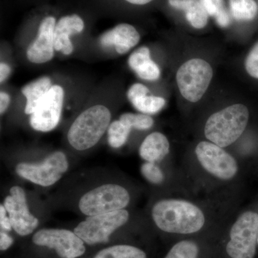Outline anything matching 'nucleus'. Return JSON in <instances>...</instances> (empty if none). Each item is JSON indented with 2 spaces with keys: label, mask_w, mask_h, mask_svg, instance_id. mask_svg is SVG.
<instances>
[{
  "label": "nucleus",
  "mask_w": 258,
  "mask_h": 258,
  "mask_svg": "<svg viewBox=\"0 0 258 258\" xmlns=\"http://www.w3.org/2000/svg\"><path fill=\"white\" fill-rule=\"evenodd\" d=\"M130 202L128 191L120 185L106 184L90 190L81 198L80 210L86 216L124 210Z\"/></svg>",
  "instance_id": "20e7f679"
},
{
  "label": "nucleus",
  "mask_w": 258,
  "mask_h": 258,
  "mask_svg": "<svg viewBox=\"0 0 258 258\" xmlns=\"http://www.w3.org/2000/svg\"><path fill=\"white\" fill-rule=\"evenodd\" d=\"M64 90L54 85L49 90L35 111L30 115V124L34 130L49 132L60 122L64 102Z\"/></svg>",
  "instance_id": "9b49d317"
},
{
  "label": "nucleus",
  "mask_w": 258,
  "mask_h": 258,
  "mask_svg": "<svg viewBox=\"0 0 258 258\" xmlns=\"http://www.w3.org/2000/svg\"><path fill=\"white\" fill-rule=\"evenodd\" d=\"M10 103V96L8 93L1 91L0 93V113L3 114L8 109Z\"/></svg>",
  "instance_id": "7c9ffc66"
},
{
  "label": "nucleus",
  "mask_w": 258,
  "mask_h": 258,
  "mask_svg": "<svg viewBox=\"0 0 258 258\" xmlns=\"http://www.w3.org/2000/svg\"><path fill=\"white\" fill-rule=\"evenodd\" d=\"M248 108L237 103L213 113L205 125V135L212 143L225 148L235 143L248 123Z\"/></svg>",
  "instance_id": "f03ea898"
},
{
  "label": "nucleus",
  "mask_w": 258,
  "mask_h": 258,
  "mask_svg": "<svg viewBox=\"0 0 258 258\" xmlns=\"http://www.w3.org/2000/svg\"><path fill=\"white\" fill-rule=\"evenodd\" d=\"M56 23L53 16H47L42 19L39 25L36 38L27 50V57L30 62L42 64L53 58L54 30Z\"/></svg>",
  "instance_id": "ddd939ff"
},
{
  "label": "nucleus",
  "mask_w": 258,
  "mask_h": 258,
  "mask_svg": "<svg viewBox=\"0 0 258 258\" xmlns=\"http://www.w3.org/2000/svg\"><path fill=\"white\" fill-rule=\"evenodd\" d=\"M94 258H147L142 249L127 244H118L102 249Z\"/></svg>",
  "instance_id": "4be33fe9"
},
{
  "label": "nucleus",
  "mask_w": 258,
  "mask_h": 258,
  "mask_svg": "<svg viewBox=\"0 0 258 258\" xmlns=\"http://www.w3.org/2000/svg\"><path fill=\"white\" fill-rule=\"evenodd\" d=\"M0 226H1V230L5 232H10L13 229L8 212L4 205H0Z\"/></svg>",
  "instance_id": "c85d7f7f"
},
{
  "label": "nucleus",
  "mask_w": 258,
  "mask_h": 258,
  "mask_svg": "<svg viewBox=\"0 0 258 258\" xmlns=\"http://www.w3.org/2000/svg\"><path fill=\"white\" fill-rule=\"evenodd\" d=\"M207 13L213 17L217 25L221 28H227L230 24V18L224 5V0H200Z\"/></svg>",
  "instance_id": "5701e85b"
},
{
  "label": "nucleus",
  "mask_w": 258,
  "mask_h": 258,
  "mask_svg": "<svg viewBox=\"0 0 258 258\" xmlns=\"http://www.w3.org/2000/svg\"><path fill=\"white\" fill-rule=\"evenodd\" d=\"M4 205L13 230L20 236L30 235L37 228L39 220L30 213L26 195L19 186L10 189V195L5 199Z\"/></svg>",
  "instance_id": "f8f14e48"
},
{
  "label": "nucleus",
  "mask_w": 258,
  "mask_h": 258,
  "mask_svg": "<svg viewBox=\"0 0 258 258\" xmlns=\"http://www.w3.org/2000/svg\"><path fill=\"white\" fill-rule=\"evenodd\" d=\"M226 251L231 258H253L258 238V214L244 212L232 226Z\"/></svg>",
  "instance_id": "0eeeda50"
},
{
  "label": "nucleus",
  "mask_w": 258,
  "mask_h": 258,
  "mask_svg": "<svg viewBox=\"0 0 258 258\" xmlns=\"http://www.w3.org/2000/svg\"><path fill=\"white\" fill-rule=\"evenodd\" d=\"M232 16L238 21H251L258 13V5L254 0H229Z\"/></svg>",
  "instance_id": "412c9836"
},
{
  "label": "nucleus",
  "mask_w": 258,
  "mask_h": 258,
  "mask_svg": "<svg viewBox=\"0 0 258 258\" xmlns=\"http://www.w3.org/2000/svg\"><path fill=\"white\" fill-rule=\"evenodd\" d=\"M132 128L119 120L112 122L108 128V142L113 149L124 145Z\"/></svg>",
  "instance_id": "b1692460"
},
{
  "label": "nucleus",
  "mask_w": 258,
  "mask_h": 258,
  "mask_svg": "<svg viewBox=\"0 0 258 258\" xmlns=\"http://www.w3.org/2000/svg\"><path fill=\"white\" fill-rule=\"evenodd\" d=\"M52 86V81L47 76L40 78L24 86L22 93L26 98L25 108L26 114L30 115L35 111Z\"/></svg>",
  "instance_id": "aec40b11"
},
{
  "label": "nucleus",
  "mask_w": 258,
  "mask_h": 258,
  "mask_svg": "<svg viewBox=\"0 0 258 258\" xmlns=\"http://www.w3.org/2000/svg\"><path fill=\"white\" fill-rule=\"evenodd\" d=\"M149 90L142 83H135L129 88L127 97L134 108L144 114H155L164 108L166 101L161 97L150 96Z\"/></svg>",
  "instance_id": "dca6fc26"
},
{
  "label": "nucleus",
  "mask_w": 258,
  "mask_h": 258,
  "mask_svg": "<svg viewBox=\"0 0 258 258\" xmlns=\"http://www.w3.org/2000/svg\"><path fill=\"white\" fill-rule=\"evenodd\" d=\"M140 38L139 32L133 25L121 23L102 34L99 42L102 47L109 48L114 46L118 54L123 55L135 47Z\"/></svg>",
  "instance_id": "4468645a"
},
{
  "label": "nucleus",
  "mask_w": 258,
  "mask_h": 258,
  "mask_svg": "<svg viewBox=\"0 0 258 258\" xmlns=\"http://www.w3.org/2000/svg\"><path fill=\"white\" fill-rule=\"evenodd\" d=\"M141 173L149 182L153 184H160L164 181V173L155 163L146 161L141 166Z\"/></svg>",
  "instance_id": "bb28decb"
},
{
  "label": "nucleus",
  "mask_w": 258,
  "mask_h": 258,
  "mask_svg": "<svg viewBox=\"0 0 258 258\" xmlns=\"http://www.w3.org/2000/svg\"><path fill=\"white\" fill-rule=\"evenodd\" d=\"M257 244H258V238H257Z\"/></svg>",
  "instance_id": "72a5a7b5"
},
{
  "label": "nucleus",
  "mask_w": 258,
  "mask_h": 258,
  "mask_svg": "<svg viewBox=\"0 0 258 258\" xmlns=\"http://www.w3.org/2000/svg\"><path fill=\"white\" fill-rule=\"evenodd\" d=\"M213 70L207 61L193 58L186 61L176 73V82L181 96L191 103L203 98L211 83Z\"/></svg>",
  "instance_id": "39448f33"
},
{
  "label": "nucleus",
  "mask_w": 258,
  "mask_h": 258,
  "mask_svg": "<svg viewBox=\"0 0 258 258\" xmlns=\"http://www.w3.org/2000/svg\"><path fill=\"white\" fill-rule=\"evenodd\" d=\"M170 144L164 134L153 132L148 135L139 147L141 158L149 162H159L167 156Z\"/></svg>",
  "instance_id": "a211bd4d"
},
{
  "label": "nucleus",
  "mask_w": 258,
  "mask_h": 258,
  "mask_svg": "<svg viewBox=\"0 0 258 258\" xmlns=\"http://www.w3.org/2000/svg\"><path fill=\"white\" fill-rule=\"evenodd\" d=\"M125 1L132 5H144L149 4V3H150L153 0H125Z\"/></svg>",
  "instance_id": "473e14b6"
},
{
  "label": "nucleus",
  "mask_w": 258,
  "mask_h": 258,
  "mask_svg": "<svg viewBox=\"0 0 258 258\" xmlns=\"http://www.w3.org/2000/svg\"><path fill=\"white\" fill-rule=\"evenodd\" d=\"M199 247L191 240L180 241L174 244L164 258H198Z\"/></svg>",
  "instance_id": "393cba45"
},
{
  "label": "nucleus",
  "mask_w": 258,
  "mask_h": 258,
  "mask_svg": "<svg viewBox=\"0 0 258 258\" xmlns=\"http://www.w3.org/2000/svg\"><path fill=\"white\" fill-rule=\"evenodd\" d=\"M111 113L103 105H94L76 118L68 132V141L78 151L91 149L102 138L111 124Z\"/></svg>",
  "instance_id": "7ed1b4c3"
},
{
  "label": "nucleus",
  "mask_w": 258,
  "mask_h": 258,
  "mask_svg": "<svg viewBox=\"0 0 258 258\" xmlns=\"http://www.w3.org/2000/svg\"><path fill=\"white\" fill-rule=\"evenodd\" d=\"M7 232H8L3 230H1L0 232V249L2 251L9 249L14 242L13 237L8 235Z\"/></svg>",
  "instance_id": "c756f323"
},
{
  "label": "nucleus",
  "mask_w": 258,
  "mask_h": 258,
  "mask_svg": "<svg viewBox=\"0 0 258 258\" xmlns=\"http://www.w3.org/2000/svg\"><path fill=\"white\" fill-rule=\"evenodd\" d=\"M36 245L55 249L61 258H77L86 252L85 242L72 231L42 229L32 237Z\"/></svg>",
  "instance_id": "9d476101"
},
{
  "label": "nucleus",
  "mask_w": 258,
  "mask_h": 258,
  "mask_svg": "<svg viewBox=\"0 0 258 258\" xmlns=\"http://www.w3.org/2000/svg\"><path fill=\"white\" fill-rule=\"evenodd\" d=\"M69 169L66 154L55 152L47 156L40 163H19L15 171L19 176L34 184L49 186L55 184Z\"/></svg>",
  "instance_id": "6e6552de"
},
{
  "label": "nucleus",
  "mask_w": 258,
  "mask_h": 258,
  "mask_svg": "<svg viewBox=\"0 0 258 258\" xmlns=\"http://www.w3.org/2000/svg\"><path fill=\"white\" fill-rule=\"evenodd\" d=\"M128 63L140 79L154 81L160 77V69L151 58L150 50L147 47H139L132 52L129 56Z\"/></svg>",
  "instance_id": "f3484780"
},
{
  "label": "nucleus",
  "mask_w": 258,
  "mask_h": 258,
  "mask_svg": "<svg viewBox=\"0 0 258 258\" xmlns=\"http://www.w3.org/2000/svg\"><path fill=\"white\" fill-rule=\"evenodd\" d=\"M195 154L203 169L217 179L228 181L237 174L238 164L235 158L217 144L200 142L195 148Z\"/></svg>",
  "instance_id": "1a4fd4ad"
},
{
  "label": "nucleus",
  "mask_w": 258,
  "mask_h": 258,
  "mask_svg": "<svg viewBox=\"0 0 258 258\" xmlns=\"http://www.w3.org/2000/svg\"><path fill=\"white\" fill-rule=\"evenodd\" d=\"M152 217L156 225L168 233H195L205 224V215L199 207L176 199L161 200L154 204Z\"/></svg>",
  "instance_id": "f257e3e1"
},
{
  "label": "nucleus",
  "mask_w": 258,
  "mask_h": 258,
  "mask_svg": "<svg viewBox=\"0 0 258 258\" xmlns=\"http://www.w3.org/2000/svg\"><path fill=\"white\" fill-rule=\"evenodd\" d=\"M129 213L127 210L102 214L88 217L74 229V232L89 245L107 243L110 236L128 222Z\"/></svg>",
  "instance_id": "423d86ee"
},
{
  "label": "nucleus",
  "mask_w": 258,
  "mask_h": 258,
  "mask_svg": "<svg viewBox=\"0 0 258 258\" xmlns=\"http://www.w3.org/2000/svg\"><path fill=\"white\" fill-rule=\"evenodd\" d=\"M171 8L185 13L188 23L195 29H203L208 22V14L200 0H168Z\"/></svg>",
  "instance_id": "6ab92c4d"
},
{
  "label": "nucleus",
  "mask_w": 258,
  "mask_h": 258,
  "mask_svg": "<svg viewBox=\"0 0 258 258\" xmlns=\"http://www.w3.org/2000/svg\"><path fill=\"white\" fill-rule=\"evenodd\" d=\"M119 119L125 124L128 125L131 128L138 129V130H148L152 128L154 125V119L147 114L144 113H125L120 115Z\"/></svg>",
  "instance_id": "a878e982"
},
{
  "label": "nucleus",
  "mask_w": 258,
  "mask_h": 258,
  "mask_svg": "<svg viewBox=\"0 0 258 258\" xmlns=\"http://www.w3.org/2000/svg\"><path fill=\"white\" fill-rule=\"evenodd\" d=\"M84 28V20L79 15L73 14L62 17L56 23L54 30L55 50L62 52L64 55L72 54L74 48L71 37L81 33Z\"/></svg>",
  "instance_id": "2eb2a0df"
},
{
  "label": "nucleus",
  "mask_w": 258,
  "mask_h": 258,
  "mask_svg": "<svg viewBox=\"0 0 258 258\" xmlns=\"http://www.w3.org/2000/svg\"><path fill=\"white\" fill-rule=\"evenodd\" d=\"M244 66L249 76L258 79V42L249 51L246 57Z\"/></svg>",
  "instance_id": "cd10ccee"
},
{
  "label": "nucleus",
  "mask_w": 258,
  "mask_h": 258,
  "mask_svg": "<svg viewBox=\"0 0 258 258\" xmlns=\"http://www.w3.org/2000/svg\"><path fill=\"white\" fill-rule=\"evenodd\" d=\"M11 74V68L9 64L2 62L0 64V82L3 83L8 79Z\"/></svg>",
  "instance_id": "2f4dec72"
}]
</instances>
